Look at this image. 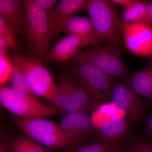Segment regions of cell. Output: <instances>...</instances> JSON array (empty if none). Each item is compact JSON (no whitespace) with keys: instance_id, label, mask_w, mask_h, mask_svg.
<instances>
[{"instance_id":"9c48e42d","label":"cell","mask_w":152,"mask_h":152,"mask_svg":"<svg viewBox=\"0 0 152 152\" xmlns=\"http://www.w3.org/2000/svg\"><path fill=\"white\" fill-rule=\"evenodd\" d=\"M124 45L136 56H152V26L145 24L128 23L122 21Z\"/></svg>"},{"instance_id":"44dd1931","label":"cell","mask_w":152,"mask_h":152,"mask_svg":"<svg viewBox=\"0 0 152 152\" xmlns=\"http://www.w3.org/2000/svg\"><path fill=\"white\" fill-rule=\"evenodd\" d=\"M58 91L55 98L53 104L66 113L85 112L67 93L58 86Z\"/></svg>"},{"instance_id":"cb8c5ba5","label":"cell","mask_w":152,"mask_h":152,"mask_svg":"<svg viewBox=\"0 0 152 152\" xmlns=\"http://www.w3.org/2000/svg\"><path fill=\"white\" fill-rule=\"evenodd\" d=\"M18 34L15 30L0 16V37L4 38L8 43L11 50L15 53L16 50Z\"/></svg>"},{"instance_id":"5b68a950","label":"cell","mask_w":152,"mask_h":152,"mask_svg":"<svg viewBox=\"0 0 152 152\" xmlns=\"http://www.w3.org/2000/svg\"><path fill=\"white\" fill-rule=\"evenodd\" d=\"M23 2L26 10V31L29 48L33 57L39 59L50 51L48 16L35 0H24Z\"/></svg>"},{"instance_id":"7c38bea8","label":"cell","mask_w":152,"mask_h":152,"mask_svg":"<svg viewBox=\"0 0 152 152\" xmlns=\"http://www.w3.org/2000/svg\"><path fill=\"white\" fill-rule=\"evenodd\" d=\"M84 44L75 36L68 35L55 44L45 56L40 58L43 63H63L73 61L84 48Z\"/></svg>"},{"instance_id":"603a6c76","label":"cell","mask_w":152,"mask_h":152,"mask_svg":"<svg viewBox=\"0 0 152 152\" xmlns=\"http://www.w3.org/2000/svg\"><path fill=\"white\" fill-rule=\"evenodd\" d=\"M121 152H152V143L143 138H134L122 144Z\"/></svg>"},{"instance_id":"9a60e30c","label":"cell","mask_w":152,"mask_h":152,"mask_svg":"<svg viewBox=\"0 0 152 152\" xmlns=\"http://www.w3.org/2000/svg\"><path fill=\"white\" fill-rule=\"evenodd\" d=\"M63 32L66 35H72L80 39L85 47L99 45L89 18L71 17L66 23Z\"/></svg>"},{"instance_id":"8fae6325","label":"cell","mask_w":152,"mask_h":152,"mask_svg":"<svg viewBox=\"0 0 152 152\" xmlns=\"http://www.w3.org/2000/svg\"><path fill=\"white\" fill-rule=\"evenodd\" d=\"M60 124L70 147H77L88 137L94 127L87 113L82 112L66 113Z\"/></svg>"},{"instance_id":"83f0119b","label":"cell","mask_w":152,"mask_h":152,"mask_svg":"<svg viewBox=\"0 0 152 152\" xmlns=\"http://www.w3.org/2000/svg\"><path fill=\"white\" fill-rule=\"evenodd\" d=\"M135 0H111L114 4L126 8L133 4Z\"/></svg>"},{"instance_id":"2e32d148","label":"cell","mask_w":152,"mask_h":152,"mask_svg":"<svg viewBox=\"0 0 152 152\" xmlns=\"http://www.w3.org/2000/svg\"><path fill=\"white\" fill-rule=\"evenodd\" d=\"M129 124L124 118H113L107 121L98 128L97 131L98 142L115 143L121 141L126 134Z\"/></svg>"},{"instance_id":"7a4b0ae2","label":"cell","mask_w":152,"mask_h":152,"mask_svg":"<svg viewBox=\"0 0 152 152\" xmlns=\"http://www.w3.org/2000/svg\"><path fill=\"white\" fill-rule=\"evenodd\" d=\"M122 49L110 44L98 45L82 51L72 61L89 63L112 78L127 82L134 72L125 64Z\"/></svg>"},{"instance_id":"ac0fdd59","label":"cell","mask_w":152,"mask_h":152,"mask_svg":"<svg viewBox=\"0 0 152 152\" xmlns=\"http://www.w3.org/2000/svg\"><path fill=\"white\" fill-rule=\"evenodd\" d=\"M148 2L135 0L131 5L124 8L122 21L128 23L145 24L152 26V21L147 13Z\"/></svg>"},{"instance_id":"5bb4252c","label":"cell","mask_w":152,"mask_h":152,"mask_svg":"<svg viewBox=\"0 0 152 152\" xmlns=\"http://www.w3.org/2000/svg\"><path fill=\"white\" fill-rule=\"evenodd\" d=\"M58 86L72 98L86 113L94 110L97 104L82 86L69 75H59Z\"/></svg>"},{"instance_id":"d6986e66","label":"cell","mask_w":152,"mask_h":152,"mask_svg":"<svg viewBox=\"0 0 152 152\" xmlns=\"http://www.w3.org/2000/svg\"><path fill=\"white\" fill-rule=\"evenodd\" d=\"M12 152H48L42 144L27 135L8 141Z\"/></svg>"},{"instance_id":"e0dca14e","label":"cell","mask_w":152,"mask_h":152,"mask_svg":"<svg viewBox=\"0 0 152 152\" xmlns=\"http://www.w3.org/2000/svg\"><path fill=\"white\" fill-rule=\"evenodd\" d=\"M127 83L138 94L152 101V56L145 66L134 72Z\"/></svg>"},{"instance_id":"ffe728a7","label":"cell","mask_w":152,"mask_h":152,"mask_svg":"<svg viewBox=\"0 0 152 152\" xmlns=\"http://www.w3.org/2000/svg\"><path fill=\"white\" fill-rule=\"evenodd\" d=\"M10 81L11 89L17 96L20 97L36 96L23 74L16 68L12 74Z\"/></svg>"},{"instance_id":"30bf717a","label":"cell","mask_w":152,"mask_h":152,"mask_svg":"<svg viewBox=\"0 0 152 152\" xmlns=\"http://www.w3.org/2000/svg\"><path fill=\"white\" fill-rule=\"evenodd\" d=\"M89 0H61L48 16L50 43L64 31L71 17L86 11Z\"/></svg>"},{"instance_id":"ba28073f","label":"cell","mask_w":152,"mask_h":152,"mask_svg":"<svg viewBox=\"0 0 152 152\" xmlns=\"http://www.w3.org/2000/svg\"><path fill=\"white\" fill-rule=\"evenodd\" d=\"M127 84L116 81L112 89L110 99L116 107L124 112L133 124L141 121L145 111V102Z\"/></svg>"},{"instance_id":"277c9868","label":"cell","mask_w":152,"mask_h":152,"mask_svg":"<svg viewBox=\"0 0 152 152\" xmlns=\"http://www.w3.org/2000/svg\"><path fill=\"white\" fill-rule=\"evenodd\" d=\"M68 75L84 88L97 104L110 99L112 89L116 80L86 62L73 61Z\"/></svg>"},{"instance_id":"4dcf8cb0","label":"cell","mask_w":152,"mask_h":152,"mask_svg":"<svg viewBox=\"0 0 152 152\" xmlns=\"http://www.w3.org/2000/svg\"><path fill=\"white\" fill-rule=\"evenodd\" d=\"M147 10L148 15L152 21V1L148 3Z\"/></svg>"},{"instance_id":"6da1fadb","label":"cell","mask_w":152,"mask_h":152,"mask_svg":"<svg viewBox=\"0 0 152 152\" xmlns=\"http://www.w3.org/2000/svg\"><path fill=\"white\" fill-rule=\"evenodd\" d=\"M86 11L99 44H110L122 49V24L111 1L89 0Z\"/></svg>"},{"instance_id":"d4e9b609","label":"cell","mask_w":152,"mask_h":152,"mask_svg":"<svg viewBox=\"0 0 152 152\" xmlns=\"http://www.w3.org/2000/svg\"><path fill=\"white\" fill-rule=\"evenodd\" d=\"M15 66L10 57L0 58V84L1 86L10 81Z\"/></svg>"},{"instance_id":"3957f363","label":"cell","mask_w":152,"mask_h":152,"mask_svg":"<svg viewBox=\"0 0 152 152\" xmlns=\"http://www.w3.org/2000/svg\"><path fill=\"white\" fill-rule=\"evenodd\" d=\"M13 62L24 76L33 92L45 98L53 104L58 91V85L48 69L41 60L15 52Z\"/></svg>"},{"instance_id":"4fadbf2b","label":"cell","mask_w":152,"mask_h":152,"mask_svg":"<svg viewBox=\"0 0 152 152\" xmlns=\"http://www.w3.org/2000/svg\"><path fill=\"white\" fill-rule=\"evenodd\" d=\"M0 16L18 34L26 30V12L23 1L0 0Z\"/></svg>"},{"instance_id":"4316f807","label":"cell","mask_w":152,"mask_h":152,"mask_svg":"<svg viewBox=\"0 0 152 152\" xmlns=\"http://www.w3.org/2000/svg\"><path fill=\"white\" fill-rule=\"evenodd\" d=\"M11 49L8 43L0 37V58L9 57V50Z\"/></svg>"},{"instance_id":"7402d4cb","label":"cell","mask_w":152,"mask_h":152,"mask_svg":"<svg viewBox=\"0 0 152 152\" xmlns=\"http://www.w3.org/2000/svg\"><path fill=\"white\" fill-rule=\"evenodd\" d=\"M122 142L105 143L97 142L89 145L79 146L70 152H121Z\"/></svg>"},{"instance_id":"52a82bcc","label":"cell","mask_w":152,"mask_h":152,"mask_svg":"<svg viewBox=\"0 0 152 152\" xmlns=\"http://www.w3.org/2000/svg\"><path fill=\"white\" fill-rule=\"evenodd\" d=\"M0 102L7 110L19 117L43 118L58 115L60 110L54 104H45L36 96L20 97L17 96L10 88L1 86Z\"/></svg>"},{"instance_id":"f546056e","label":"cell","mask_w":152,"mask_h":152,"mask_svg":"<svg viewBox=\"0 0 152 152\" xmlns=\"http://www.w3.org/2000/svg\"><path fill=\"white\" fill-rule=\"evenodd\" d=\"M0 152H12L9 147L8 141L3 142L1 144Z\"/></svg>"},{"instance_id":"f1b7e54d","label":"cell","mask_w":152,"mask_h":152,"mask_svg":"<svg viewBox=\"0 0 152 152\" xmlns=\"http://www.w3.org/2000/svg\"><path fill=\"white\" fill-rule=\"evenodd\" d=\"M146 131L152 137V113L147 121L145 126Z\"/></svg>"},{"instance_id":"484cf974","label":"cell","mask_w":152,"mask_h":152,"mask_svg":"<svg viewBox=\"0 0 152 152\" xmlns=\"http://www.w3.org/2000/svg\"><path fill=\"white\" fill-rule=\"evenodd\" d=\"M36 2L43 10L47 15L48 16L54 8L57 3L56 0H35Z\"/></svg>"},{"instance_id":"8992f818","label":"cell","mask_w":152,"mask_h":152,"mask_svg":"<svg viewBox=\"0 0 152 152\" xmlns=\"http://www.w3.org/2000/svg\"><path fill=\"white\" fill-rule=\"evenodd\" d=\"M13 122L26 135L49 148H67L70 146L60 124L43 118L18 117Z\"/></svg>"}]
</instances>
